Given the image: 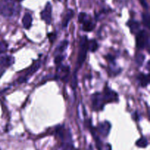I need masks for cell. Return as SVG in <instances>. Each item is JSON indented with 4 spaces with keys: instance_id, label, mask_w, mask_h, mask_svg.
<instances>
[{
    "instance_id": "obj_30",
    "label": "cell",
    "mask_w": 150,
    "mask_h": 150,
    "mask_svg": "<svg viewBox=\"0 0 150 150\" xmlns=\"http://www.w3.org/2000/svg\"><path fill=\"white\" fill-rule=\"evenodd\" d=\"M59 1H62V0H59Z\"/></svg>"
},
{
    "instance_id": "obj_15",
    "label": "cell",
    "mask_w": 150,
    "mask_h": 150,
    "mask_svg": "<svg viewBox=\"0 0 150 150\" xmlns=\"http://www.w3.org/2000/svg\"><path fill=\"white\" fill-rule=\"evenodd\" d=\"M73 15H74V12H73V10H71V9H70V10H68L67 14H66V16H64V19L62 22V25L64 27H66V26L68 25L69 22H70V21L71 20V19L73 18Z\"/></svg>"
},
{
    "instance_id": "obj_19",
    "label": "cell",
    "mask_w": 150,
    "mask_h": 150,
    "mask_svg": "<svg viewBox=\"0 0 150 150\" xmlns=\"http://www.w3.org/2000/svg\"><path fill=\"white\" fill-rule=\"evenodd\" d=\"M144 59H145V56L142 54H139L137 55L136 58V63H137L138 66H141L142 64H143L144 61Z\"/></svg>"
},
{
    "instance_id": "obj_16",
    "label": "cell",
    "mask_w": 150,
    "mask_h": 150,
    "mask_svg": "<svg viewBox=\"0 0 150 150\" xmlns=\"http://www.w3.org/2000/svg\"><path fill=\"white\" fill-rule=\"evenodd\" d=\"M148 144H149V143H148L147 139L145 137H142L136 143V145L140 148H146Z\"/></svg>"
},
{
    "instance_id": "obj_29",
    "label": "cell",
    "mask_w": 150,
    "mask_h": 150,
    "mask_svg": "<svg viewBox=\"0 0 150 150\" xmlns=\"http://www.w3.org/2000/svg\"><path fill=\"white\" fill-rule=\"evenodd\" d=\"M16 1H23V0H16Z\"/></svg>"
},
{
    "instance_id": "obj_4",
    "label": "cell",
    "mask_w": 150,
    "mask_h": 150,
    "mask_svg": "<svg viewBox=\"0 0 150 150\" xmlns=\"http://www.w3.org/2000/svg\"><path fill=\"white\" fill-rule=\"evenodd\" d=\"M92 108L96 111L103 110L105 105V101H104L103 96V94L99 92H96L92 96Z\"/></svg>"
},
{
    "instance_id": "obj_3",
    "label": "cell",
    "mask_w": 150,
    "mask_h": 150,
    "mask_svg": "<svg viewBox=\"0 0 150 150\" xmlns=\"http://www.w3.org/2000/svg\"><path fill=\"white\" fill-rule=\"evenodd\" d=\"M136 46L139 49H144L146 46H149V35L147 32L142 29L136 34Z\"/></svg>"
},
{
    "instance_id": "obj_23",
    "label": "cell",
    "mask_w": 150,
    "mask_h": 150,
    "mask_svg": "<svg viewBox=\"0 0 150 150\" xmlns=\"http://www.w3.org/2000/svg\"><path fill=\"white\" fill-rule=\"evenodd\" d=\"M86 19H87V15H86V13H79V23L82 24L85 20H86Z\"/></svg>"
},
{
    "instance_id": "obj_10",
    "label": "cell",
    "mask_w": 150,
    "mask_h": 150,
    "mask_svg": "<svg viewBox=\"0 0 150 150\" xmlns=\"http://www.w3.org/2000/svg\"><path fill=\"white\" fill-rule=\"evenodd\" d=\"M15 63V58L12 56H0V66L4 68H7Z\"/></svg>"
},
{
    "instance_id": "obj_6",
    "label": "cell",
    "mask_w": 150,
    "mask_h": 150,
    "mask_svg": "<svg viewBox=\"0 0 150 150\" xmlns=\"http://www.w3.org/2000/svg\"><path fill=\"white\" fill-rule=\"evenodd\" d=\"M51 12H52V5L50 2H47L45 8L40 13L41 18L47 24H51Z\"/></svg>"
},
{
    "instance_id": "obj_5",
    "label": "cell",
    "mask_w": 150,
    "mask_h": 150,
    "mask_svg": "<svg viewBox=\"0 0 150 150\" xmlns=\"http://www.w3.org/2000/svg\"><path fill=\"white\" fill-rule=\"evenodd\" d=\"M103 96L104 101H105V104L111 102H117L119 100L118 94H117V92L112 91L109 88H105Z\"/></svg>"
},
{
    "instance_id": "obj_12",
    "label": "cell",
    "mask_w": 150,
    "mask_h": 150,
    "mask_svg": "<svg viewBox=\"0 0 150 150\" xmlns=\"http://www.w3.org/2000/svg\"><path fill=\"white\" fill-rule=\"evenodd\" d=\"M22 23L25 29H29L32 24V17L29 13H26L22 19Z\"/></svg>"
},
{
    "instance_id": "obj_11",
    "label": "cell",
    "mask_w": 150,
    "mask_h": 150,
    "mask_svg": "<svg viewBox=\"0 0 150 150\" xmlns=\"http://www.w3.org/2000/svg\"><path fill=\"white\" fill-rule=\"evenodd\" d=\"M127 26L130 27V31H131L132 33L133 34H137L138 32L140 31V24L139 22H138L137 21L135 20H130L127 22Z\"/></svg>"
},
{
    "instance_id": "obj_25",
    "label": "cell",
    "mask_w": 150,
    "mask_h": 150,
    "mask_svg": "<svg viewBox=\"0 0 150 150\" xmlns=\"http://www.w3.org/2000/svg\"><path fill=\"white\" fill-rule=\"evenodd\" d=\"M139 1H140L141 4H142V6H143L144 8H146V9L148 8V4H147V3H146V0H139Z\"/></svg>"
},
{
    "instance_id": "obj_2",
    "label": "cell",
    "mask_w": 150,
    "mask_h": 150,
    "mask_svg": "<svg viewBox=\"0 0 150 150\" xmlns=\"http://www.w3.org/2000/svg\"><path fill=\"white\" fill-rule=\"evenodd\" d=\"M15 3L13 0H0V14L10 17L14 13Z\"/></svg>"
},
{
    "instance_id": "obj_7",
    "label": "cell",
    "mask_w": 150,
    "mask_h": 150,
    "mask_svg": "<svg viewBox=\"0 0 150 150\" xmlns=\"http://www.w3.org/2000/svg\"><path fill=\"white\" fill-rule=\"evenodd\" d=\"M41 66V63L40 62H38V63H35L34 66H32L30 69L28 70V71L26 72V74H25L24 76H22V77H20L18 79V83H23V82H26L28 79H29V76H32L33 74H35L38 69H40V67Z\"/></svg>"
},
{
    "instance_id": "obj_20",
    "label": "cell",
    "mask_w": 150,
    "mask_h": 150,
    "mask_svg": "<svg viewBox=\"0 0 150 150\" xmlns=\"http://www.w3.org/2000/svg\"><path fill=\"white\" fill-rule=\"evenodd\" d=\"M142 18H143V22L144 24L145 25L146 28L149 27V16L148 13H144L142 15Z\"/></svg>"
},
{
    "instance_id": "obj_9",
    "label": "cell",
    "mask_w": 150,
    "mask_h": 150,
    "mask_svg": "<svg viewBox=\"0 0 150 150\" xmlns=\"http://www.w3.org/2000/svg\"><path fill=\"white\" fill-rule=\"evenodd\" d=\"M59 74L57 75V78L62 79L64 82H67L68 79L69 73H70V67L67 66H62L57 69Z\"/></svg>"
},
{
    "instance_id": "obj_17",
    "label": "cell",
    "mask_w": 150,
    "mask_h": 150,
    "mask_svg": "<svg viewBox=\"0 0 150 150\" xmlns=\"http://www.w3.org/2000/svg\"><path fill=\"white\" fill-rule=\"evenodd\" d=\"M98 48V43L95 40H92L90 42H88V50L92 51V52H95Z\"/></svg>"
},
{
    "instance_id": "obj_13",
    "label": "cell",
    "mask_w": 150,
    "mask_h": 150,
    "mask_svg": "<svg viewBox=\"0 0 150 150\" xmlns=\"http://www.w3.org/2000/svg\"><path fill=\"white\" fill-rule=\"evenodd\" d=\"M138 79L139 80V83L142 87H146L149 83V76L148 74L141 73L138 76Z\"/></svg>"
},
{
    "instance_id": "obj_22",
    "label": "cell",
    "mask_w": 150,
    "mask_h": 150,
    "mask_svg": "<svg viewBox=\"0 0 150 150\" xmlns=\"http://www.w3.org/2000/svg\"><path fill=\"white\" fill-rule=\"evenodd\" d=\"M7 44L4 41H0V53H4L7 51Z\"/></svg>"
},
{
    "instance_id": "obj_1",
    "label": "cell",
    "mask_w": 150,
    "mask_h": 150,
    "mask_svg": "<svg viewBox=\"0 0 150 150\" xmlns=\"http://www.w3.org/2000/svg\"><path fill=\"white\" fill-rule=\"evenodd\" d=\"M88 40L86 36H82L80 40V47H79V55H78L77 62H76V68L75 72H77V71L83 66L85 60H86V54L88 51Z\"/></svg>"
},
{
    "instance_id": "obj_8",
    "label": "cell",
    "mask_w": 150,
    "mask_h": 150,
    "mask_svg": "<svg viewBox=\"0 0 150 150\" xmlns=\"http://www.w3.org/2000/svg\"><path fill=\"white\" fill-rule=\"evenodd\" d=\"M111 125L109 122L105 121L103 122V123L99 124L97 129H98V132H99L102 136L107 137L108 134H109L110 130H111Z\"/></svg>"
},
{
    "instance_id": "obj_14",
    "label": "cell",
    "mask_w": 150,
    "mask_h": 150,
    "mask_svg": "<svg viewBox=\"0 0 150 150\" xmlns=\"http://www.w3.org/2000/svg\"><path fill=\"white\" fill-rule=\"evenodd\" d=\"M82 24H83L82 25V29L85 32H91L92 30H93L94 27H95V24H94L93 22L87 19L82 23Z\"/></svg>"
},
{
    "instance_id": "obj_26",
    "label": "cell",
    "mask_w": 150,
    "mask_h": 150,
    "mask_svg": "<svg viewBox=\"0 0 150 150\" xmlns=\"http://www.w3.org/2000/svg\"><path fill=\"white\" fill-rule=\"evenodd\" d=\"M48 37H49V38H50V41H54V38H55L56 35H55V34H54V33H49V34H48Z\"/></svg>"
},
{
    "instance_id": "obj_28",
    "label": "cell",
    "mask_w": 150,
    "mask_h": 150,
    "mask_svg": "<svg viewBox=\"0 0 150 150\" xmlns=\"http://www.w3.org/2000/svg\"><path fill=\"white\" fill-rule=\"evenodd\" d=\"M89 150H93V147H92V145H90V146H89Z\"/></svg>"
},
{
    "instance_id": "obj_31",
    "label": "cell",
    "mask_w": 150,
    "mask_h": 150,
    "mask_svg": "<svg viewBox=\"0 0 150 150\" xmlns=\"http://www.w3.org/2000/svg\"><path fill=\"white\" fill-rule=\"evenodd\" d=\"M0 150H1V149H0Z\"/></svg>"
},
{
    "instance_id": "obj_24",
    "label": "cell",
    "mask_w": 150,
    "mask_h": 150,
    "mask_svg": "<svg viewBox=\"0 0 150 150\" xmlns=\"http://www.w3.org/2000/svg\"><path fill=\"white\" fill-rule=\"evenodd\" d=\"M63 59H64V57L62 55H58L55 57L54 59V63H55L56 65H59L62 62Z\"/></svg>"
},
{
    "instance_id": "obj_21",
    "label": "cell",
    "mask_w": 150,
    "mask_h": 150,
    "mask_svg": "<svg viewBox=\"0 0 150 150\" xmlns=\"http://www.w3.org/2000/svg\"><path fill=\"white\" fill-rule=\"evenodd\" d=\"M62 150H74V148H73V146L72 144V143L67 141V142H66L63 145L62 149Z\"/></svg>"
},
{
    "instance_id": "obj_18",
    "label": "cell",
    "mask_w": 150,
    "mask_h": 150,
    "mask_svg": "<svg viewBox=\"0 0 150 150\" xmlns=\"http://www.w3.org/2000/svg\"><path fill=\"white\" fill-rule=\"evenodd\" d=\"M67 46H68V41H62V42L60 43L59 45L58 46V47H57V49H56V51H57V52H63V51L67 48Z\"/></svg>"
},
{
    "instance_id": "obj_27",
    "label": "cell",
    "mask_w": 150,
    "mask_h": 150,
    "mask_svg": "<svg viewBox=\"0 0 150 150\" xmlns=\"http://www.w3.org/2000/svg\"><path fill=\"white\" fill-rule=\"evenodd\" d=\"M107 150H111V146L110 144H107Z\"/></svg>"
}]
</instances>
